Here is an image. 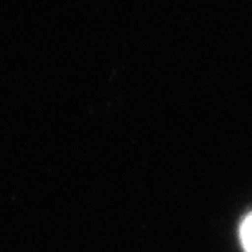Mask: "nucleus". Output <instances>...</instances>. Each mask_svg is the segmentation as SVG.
Returning a JSON list of instances; mask_svg holds the SVG:
<instances>
[{"label":"nucleus","instance_id":"f257e3e1","mask_svg":"<svg viewBox=\"0 0 252 252\" xmlns=\"http://www.w3.org/2000/svg\"><path fill=\"white\" fill-rule=\"evenodd\" d=\"M240 240L244 251L252 252V213L245 217L240 225Z\"/></svg>","mask_w":252,"mask_h":252}]
</instances>
